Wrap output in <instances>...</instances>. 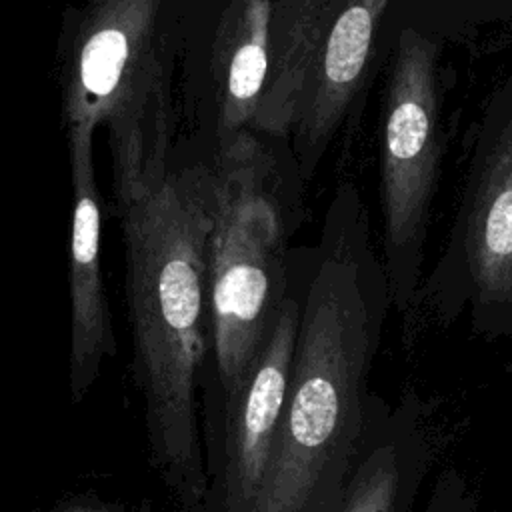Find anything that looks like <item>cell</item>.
Listing matches in <instances>:
<instances>
[{
    "mask_svg": "<svg viewBox=\"0 0 512 512\" xmlns=\"http://www.w3.org/2000/svg\"><path fill=\"white\" fill-rule=\"evenodd\" d=\"M294 272L292 370L252 512H336L388 402L370 388V374L392 300L354 182H338L308 258L294 254Z\"/></svg>",
    "mask_w": 512,
    "mask_h": 512,
    "instance_id": "cell-1",
    "label": "cell"
},
{
    "mask_svg": "<svg viewBox=\"0 0 512 512\" xmlns=\"http://www.w3.org/2000/svg\"><path fill=\"white\" fill-rule=\"evenodd\" d=\"M134 374L150 456L186 512H200L206 472L200 388L210 356V162L168 170L122 214Z\"/></svg>",
    "mask_w": 512,
    "mask_h": 512,
    "instance_id": "cell-2",
    "label": "cell"
},
{
    "mask_svg": "<svg viewBox=\"0 0 512 512\" xmlns=\"http://www.w3.org/2000/svg\"><path fill=\"white\" fill-rule=\"evenodd\" d=\"M210 164V356L200 418L238 390L294 290L290 236L300 220L304 188L288 142L254 130L218 146Z\"/></svg>",
    "mask_w": 512,
    "mask_h": 512,
    "instance_id": "cell-3",
    "label": "cell"
},
{
    "mask_svg": "<svg viewBox=\"0 0 512 512\" xmlns=\"http://www.w3.org/2000/svg\"><path fill=\"white\" fill-rule=\"evenodd\" d=\"M68 148L104 126L118 214L168 174L172 106L162 0H90L62 76Z\"/></svg>",
    "mask_w": 512,
    "mask_h": 512,
    "instance_id": "cell-4",
    "label": "cell"
},
{
    "mask_svg": "<svg viewBox=\"0 0 512 512\" xmlns=\"http://www.w3.org/2000/svg\"><path fill=\"white\" fill-rule=\"evenodd\" d=\"M446 44L398 26L384 66L376 130L380 256L392 310L410 322L424 278L432 206L446 156Z\"/></svg>",
    "mask_w": 512,
    "mask_h": 512,
    "instance_id": "cell-5",
    "label": "cell"
},
{
    "mask_svg": "<svg viewBox=\"0 0 512 512\" xmlns=\"http://www.w3.org/2000/svg\"><path fill=\"white\" fill-rule=\"evenodd\" d=\"M418 318L440 326L466 318L474 336L512 342V74L482 102L458 206L424 272L406 338Z\"/></svg>",
    "mask_w": 512,
    "mask_h": 512,
    "instance_id": "cell-6",
    "label": "cell"
},
{
    "mask_svg": "<svg viewBox=\"0 0 512 512\" xmlns=\"http://www.w3.org/2000/svg\"><path fill=\"white\" fill-rule=\"evenodd\" d=\"M390 0H336L312 50L296 102L288 148L310 184L336 138L364 106L394 44Z\"/></svg>",
    "mask_w": 512,
    "mask_h": 512,
    "instance_id": "cell-7",
    "label": "cell"
},
{
    "mask_svg": "<svg viewBox=\"0 0 512 512\" xmlns=\"http://www.w3.org/2000/svg\"><path fill=\"white\" fill-rule=\"evenodd\" d=\"M300 298L294 290L238 390L204 414L202 452L206 496L202 512H252L280 422L298 332Z\"/></svg>",
    "mask_w": 512,
    "mask_h": 512,
    "instance_id": "cell-8",
    "label": "cell"
},
{
    "mask_svg": "<svg viewBox=\"0 0 512 512\" xmlns=\"http://www.w3.org/2000/svg\"><path fill=\"white\" fill-rule=\"evenodd\" d=\"M442 450L434 406L404 388L376 418L336 512H416Z\"/></svg>",
    "mask_w": 512,
    "mask_h": 512,
    "instance_id": "cell-9",
    "label": "cell"
},
{
    "mask_svg": "<svg viewBox=\"0 0 512 512\" xmlns=\"http://www.w3.org/2000/svg\"><path fill=\"white\" fill-rule=\"evenodd\" d=\"M74 208L70 232V392L80 402L98 378L116 338L100 270V198L92 144L68 148Z\"/></svg>",
    "mask_w": 512,
    "mask_h": 512,
    "instance_id": "cell-10",
    "label": "cell"
},
{
    "mask_svg": "<svg viewBox=\"0 0 512 512\" xmlns=\"http://www.w3.org/2000/svg\"><path fill=\"white\" fill-rule=\"evenodd\" d=\"M274 0H224L208 46L214 150L254 130L268 74Z\"/></svg>",
    "mask_w": 512,
    "mask_h": 512,
    "instance_id": "cell-11",
    "label": "cell"
},
{
    "mask_svg": "<svg viewBox=\"0 0 512 512\" xmlns=\"http://www.w3.org/2000/svg\"><path fill=\"white\" fill-rule=\"evenodd\" d=\"M334 2L336 0H274L268 74L254 132L288 142L308 62Z\"/></svg>",
    "mask_w": 512,
    "mask_h": 512,
    "instance_id": "cell-12",
    "label": "cell"
},
{
    "mask_svg": "<svg viewBox=\"0 0 512 512\" xmlns=\"http://www.w3.org/2000/svg\"><path fill=\"white\" fill-rule=\"evenodd\" d=\"M396 26H410L446 46H474L512 36V0H390Z\"/></svg>",
    "mask_w": 512,
    "mask_h": 512,
    "instance_id": "cell-13",
    "label": "cell"
},
{
    "mask_svg": "<svg viewBox=\"0 0 512 512\" xmlns=\"http://www.w3.org/2000/svg\"><path fill=\"white\" fill-rule=\"evenodd\" d=\"M418 512H480V502L466 474L446 466L436 474Z\"/></svg>",
    "mask_w": 512,
    "mask_h": 512,
    "instance_id": "cell-14",
    "label": "cell"
},
{
    "mask_svg": "<svg viewBox=\"0 0 512 512\" xmlns=\"http://www.w3.org/2000/svg\"><path fill=\"white\" fill-rule=\"evenodd\" d=\"M62 512H112V510L98 508V506H68Z\"/></svg>",
    "mask_w": 512,
    "mask_h": 512,
    "instance_id": "cell-15",
    "label": "cell"
}]
</instances>
